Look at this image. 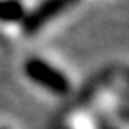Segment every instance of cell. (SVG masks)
Returning <instances> with one entry per match:
<instances>
[{
    "label": "cell",
    "mask_w": 129,
    "mask_h": 129,
    "mask_svg": "<svg viewBox=\"0 0 129 129\" xmlns=\"http://www.w3.org/2000/svg\"><path fill=\"white\" fill-rule=\"evenodd\" d=\"M26 10L20 0H0V20L2 22H22Z\"/></svg>",
    "instance_id": "obj_3"
},
{
    "label": "cell",
    "mask_w": 129,
    "mask_h": 129,
    "mask_svg": "<svg viewBox=\"0 0 129 129\" xmlns=\"http://www.w3.org/2000/svg\"><path fill=\"white\" fill-rule=\"evenodd\" d=\"M24 73L30 81H34L36 85H40L42 89H46L54 95H67L71 91L69 77L62 71H58L56 67H52L50 62H46L38 56H32L24 62Z\"/></svg>",
    "instance_id": "obj_1"
},
{
    "label": "cell",
    "mask_w": 129,
    "mask_h": 129,
    "mask_svg": "<svg viewBox=\"0 0 129 129\" xmlns=\"http://www.w3.org/2000/svg\"><path fill=\"white\" fill-rule=\"evenodd\" d=\"M79 0H42L34 10L26 12L22 18V30L24 34H34L36 30H40L46 22H50L54 16H58L60 12L73 8Z\"/></svg>",
    "instance_id": "obj_2"
},
{
    "label": "cell",
    "mask_w": 129,
    "mask_h": 129,
    "mask_svg": "<svg viewBox=\"0 0 129 129\" xmlns=\"http://www.w3.org/2000/svg\"><path fill=\"white\" fill-rule=\"evenodd\" d=\"M103 129H113V127H103Z\"/></svg>",
    "instance_id": "obj_4"
}]
</instances>
